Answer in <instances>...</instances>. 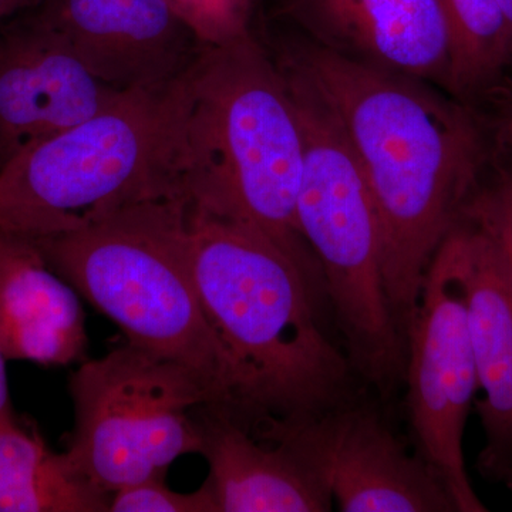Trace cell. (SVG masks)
<instances>
[{"mask_svg": "<svg viewBox=\"0 0 512 512\" xmlns=\"http://www.w3.org/2000/svg\"><path fill=\"white\" fill-rule=\"evenodd\" d=\"M249 431L295 448L339 511L457 512L439 474L360 396L312 419L266 420Z\"/></svg>", "mask_w": 512, "mask_h": 512, "instance_id": "9c48e42d", "label": "cell"}, {"mask_svg": "<svg viewBox=\"0 0 512 512\" xmlns=\"http://www.w3.org/2000/svg\"><path fill=\"white\" fill-rule=\"evenodd\" d=\"M466 288L484 446L476 468L512 493V285L493 242L461 218L454 227Z\"/></svg>", "mask_w": 512, "mask_h": 512, "instance_id": "4fadbf2b", "label": "cell"}, {"mask_svg": "<svg viewBox=\"0 0 512 512\" xmlns=\"http://www.w3.org/2000/svg\"><path fill=\"white\" fill-rule=\"evenodd\" d=\"M45 0H0V22H5L13 16L35 9Z\"/></svg>", "mask_w": 512, "mask_h": 512, "instance_id": "7402d4cb", "label": "cell"}, {"mask_svg": "<svg viewBox=\"0 0 512 512\" xmlns=\"http://www.w3.org/2000/svg\"><path fill=\"white\" fill-rule=\"evenodd\" d=\"M69 390L74 429L64 456L104 493L165 478L178 457L201 451L195 410L211 399L187 367L127 343L84 362Z\"/></svg>", "mask_w": 512, "mask_h": 512, "instance_id": "52a82bcc", "label": "cell"}, {"mask_svg": "<svg viewBox=\"0 0 512 512\" xmlns=\"http://www.w3.org/2000/svg\"><path fill=\"white\" fill-rule=\"evenodd\" d=\"M450 42L448 92L478 100L493 92L512 67L507 22L497 0H439Z\"/></svg>", "mask_w": 512, "mask_h": 512, "instance_id": "e0dca14e", "label": "cell"}, {"mask_svg": "<svg viewBox=\"0 0 512 512\" xmlns=\"http://www.w3.org/2000/svg\"><path fill=\"white\" fill-rule=\"evenodd\" d=\"M403 383L414 450L446 483L457 512L487 511L464 458V431L478 384L454 228L430 262L407 326Z\"/></svg>", "mask_w": 512, "mask_h": 512, "instance_id": "ba28073f", "label": "cell"}, {"mask_svg": "<svg viewBox=\"0 0 512 512\" xmlns=\"http://www.w3.org/2000/svg\"><path fill=\"white\" fill-rule=\"evenodd\" d=\"M303 140L284 73L254 33L207 45L181 77V175L197 210L278 245L313 286L318 265L299 234Z\"/></svg>", "mask_w": 512, "mask_h": 512, "instance_id": "3957f363", "label": "cell"}, {"mask_svg": "<svg viewBox=\"0 0 512 512\" xmlns=\"http://www.w3.org/2000/svg\"><path fill=\"white\" fill-rule=\"evenodd\" d=\"M192 276L232 382L229 416L251 429L266 420L318 417L359 396L348 355L316 315V288L268 237L188 208Z\"/></svg>", "mask_w": 512, "mask_h": 512, "instance_id": "7a4b0ae2", "label": "cell"}, {"mask_svg": "<svg viewBox=\"0 0 512 512\" xmlns=\"http://www.w3.org/2000/svg\"><path fill=\"white\" fill-rule=\"evenodd\" d=\"M312 42L448 87L450 42L439 0H281Z\"/></svg>", "mask_w": 512, "mask_h": 512, "instance_id": "7c38bea8", "label": "cell"}, {"mask_svg": "<svg viewBox=\"0 0 512 512\" xmlns=\"http://www.w3.org/2000/svg\"><path fill=\"white\" fill-rule=\"evenodd\" d=\"M165 478L143 481L111 494L110 512H218L208 481L190 494L177 493Z\"/></svg>", "mask_w": 512, "mask_h": 512, "instance_id": "d6986e66", "label": "cell"}, {"mask_svg": "<svg viewBox=\"0 0 512 512\" xmlns=\"http://www.w3.org/2000/svg\"><path fill=\"white\" fill-rule=\"evenodd\" d=\"M188 208L187 198L141 202L33 242L57 275L123 330L128 345L187 367L210 407L231 414L227 357L192 276Z\"/></svg>", "mask_w": 512, "mask_h": 512, "instance_id": "277c9868", "label": "cell"}, {"mask_svg": "<svg viewBox=\"0 0 512 512\" xmlns=\"http://www.w3.org/2000/svg\"><path fill=\"white\" fill-rule=\"evenodd\" d=\"M8 375H6V357L0 350V417L12 416Z\"/></svg>", "mask_w": 512, "mask_h": 512, "instance_id": "603a6c76", "label": "cell"}, {"mask_svg": "<svg viewBox=\"0 0 512 512\" xmlns=\"http://www.w3.org/2000/svg\"><path fill=\"white\" fill-rule=\"evenodd\" d=\"M0 350L6 360L70 365L86 357L76 289L30 239L0 229Z\"/></svg>", "mask_w": 512, "mask_h": 512, "instance_id": "9a60e30c", "label": "cell"}, {"mask_svg": "<svg viewBox=\"0 0 512 512\" xmlns=\"http://www.w3.org/2000/svg\"><path fill=\"white\" fill-rule=\"evenodd\" d=\"M35 9L90 73L121 92L171 86L205 47L168 0H45Z\"/></svg>", "mask_w": 512, "mask_h": 512, "instance_id": "8fae6325", "label": "cell"}, {"mask_svg": "<svg viewBox=\"0 0 512 512\" xmlns=\"http://www.w3.org/2000/svg\"><path fill=\"white\" fill-rule=\"evenodd\" d=\"M124 93L90 73L36 9L0 22V167Z\"/></svg>", "mask_w": 512, "mask_h": 512, "instance_id": "30bf717a", "label": "cell"}, {"mask_svg": "<svg viewBox=\"0 0 512 512\" xmlns=\"http://www.w3.org/2000/svg\"><path fill=\"white\" fill-rule=\"evenodd\" d=\"M168 198H187L181 79L164 89L126 92L110 109L0 167V229L30 241Z\"/></svg>", "mask_w": 512, "mask_h": 512, "instance_id": "5b68a950", "label": "cell"}, {"mask_svg": "<svg viewBox=\"0 0 512 512\" xmlns=\"http://www.w3.org/2000/svg\"><path fill=\"white\" fill-rule=\"evenodd\" d=\"M461 218L490 238L512 285V160L500 148L491 150Z\"/></svg>", "mask_w": 512, "mask_h": 512, "instance_id": "ac0fdd59", "label": "cell"}, {"mask_svg": "<svg viewBox=\"0 0 512 512\" xmlns=\"http://www.w3.org/2000/svg\"><path fill=\"white\" fill-rule=\"evenodd\" d=\"M110 501L35 426L0 417V512H110Z\"/></svg>", "mask_w": 512, "mask_h": 512, "instance_id": "2e32d148", "label": "cell"}, {"mask_svg": "<svg viewBox=\"0 0 512 512\" xmlns=\"http://www.w3.org/2000/svg\"><path fill=\"white\" fill-rule=\"evenodd\" d=\"M195 417L218 512L332 511L328 488L295 448L258 439L214 407H198Z\"/></svg>", "mask_w": 512, "mask_h": 512, "instance_id": "5bb4252c", "label": "cell"}, {"mask_svg": "<svg viewBox=\"0 0 512 512\" xmlns=\"http://www.w3.org/2000/svg\"><path fill=\"white\" fill-rule=\"evenodd\" d=\"M274 59L325 104L362 167L382 228L387 299L406 346L430 262L490 158L488 128L473 107L427 82L312 40Z\"/></svg>", "mask_w": 512, "mask_h": 512, "instance_id": "6da1fadb", "label": "cell"}, {"mask_svg": "<svg viewBox=\"0 0 512 512\" xmlns=\"http://www.w3.org/2000/svg\"><path fill=\"white\" fill-rule=\"evenodd\" d=\"M485 99L494 100L497 114L494 119V143L512 160V67L501 83Z\"/></svg>", "mask_w": 512, "mask_h": 512, "instance_id": "44dd1931", "label": "cell"}, {"mask_svg": "<svg viewBox=\"0 0 512 512\" xmlns=\"http://www.w3.org/2000/svg\"><path fill=\"white\" fill-rule=\"evenodd\" d=\"M281 70L302 130L299 234L319 265L350 365L387 402L403 383L406 346L384 286L375 201L338 121L305 83Z\"/></svg>", "mask_w": 512, "mask_h": 512, "instance_id": "8992f818", "label": "cell"}, {"mask_svg": "<svg viewBox=\"0 0 512 512\" xmlns=\"http://www.w3.org/2000/svg\"><path fill=\"white\" fill-rule=\"evenodd\" d=\"M198 39L218 45L249 32V0H168Z\"/></svg>", "mask_w": 512, "mask_h": 512, "instance_id": "ffe728a7", "label": "cell"}, {"mask_svg": "<svg viewBox=\"0 0 512 512\" xmlns=\"http://www.w3.org/2000/svg\"><path fill=\"white\" fill-rule=\"evenodd\" d=\"M501 12H503L505 22H507L508 32H510V39L512 45V0H497Z\"/></svg>", "mask_w": 512, "mask_h": 512, "instance_id": "cb8c5ba5", "label": "cell"}]
</instances>
